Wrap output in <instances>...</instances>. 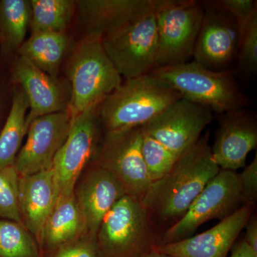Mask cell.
<instances>
[{"mask_svg": "<svg viewBox=\"0 0 257 257\" xmlns=\"http://www.w3.org/2000/svg\"><path fill=\"white\" fill-rule=\"evenodd\" d=\"M219 170L211 156L207 132L165 176L152 182L141 202L160 235L184 215Z\"/></svg>", "mask_w": 257, "mask_h": 257, "instance_id": "cell-1", "label": "cell"}, {"mask_svg": "<svg viewBox=\"0 0 257 257\" xmlns=\"http://www.w3.org/2000/svg\"><path fill=\"white\" fill-rule=\"evenodd\" d=\"M180 98L150 73L126 79L101 101L99 120L105 133L142 127Z\"/></svg>", "mask_w": 257, "mask_h": 257, "instance_id": "cell-2", "label": "cell"}, {"mask_svg": "<svg viewBox=\"0 0 257 257\" xmlns=\"http://www.w3.org/2000/svg\"><path fill=\"white\" fill-rule=\"evenodd\" d=\"M150 74L181 97L218 113L241 109L247 102L229 71H213L192 61L158 67Z\"/></svg>", "mask_w": 257, "mask_h": 257, "instance_id": "cell-3", "label": "cell"}, {"mask_svg": "<svg viewBox=\"0 0 257 257\" xmlns=\"http://www.w3.org/2000/svg\"><path fill=\"white\" fill-rule=\"evenodd\" d=\"M160 236L141 200L125 195L101 221L96 247L99 257H143Z\"/></svg>", "mask_w": 257, "mask_h": 257, "instance_id": "cell-4", "label": "cell"}, {"mask_svg": "<svg viewBox=\"0 0 257 257\" xmlns=\"http://www.w3.org/2000/svg\"><path fill=\"white\" fill-rule=\"evenodd\" d=\"M68 109L72 119L101 101L122 84V77L106 55L101 39L84 37L69 59Z\"/></svg>", "mask_w": 257, "mask_h": 257, "instance_id": "cell-5", "label": "cell"}, {"mask_svg": "<svg viewBox=\"0 0 257 257\" xmlns=\"http://www.w3.org/2000/svg\"><path fill=\"white\" fill-rule=\"evenodd\" d=\"M152 2L158 35L156 68L189 62L204 19V5L194 0Z\"/></svg>", "mask_w": 257, "mask_h": 257, "instance_id": "cell-6", "label": "cell"}, {"mask_svg": "<svg viewBox=\"0 0 257 257\" xmlns=\"http://www.w3.org/2000/svg\"><path fill=\"white\" fill-rule=\"evenodd\" d=\"M101 42L121 77L130 79L150 74L156 68L158 55L153 6L104 37Z\"/></svg>", "mask_w": 257, "mask_h": 257, "instance_id": "cell-7", "label": "cell"}, {"mask_svg": "<svg viewBox=\"0 0 257 257\" xmlns=\"http://www.w3.org/2000/svg\"><path fill=\"white\" fill-rule=\"evenodd\" d=\"M236 174L219 170L184 215L162 233L157 246L190 237L201 225L212 219L223 220L243 205Z\"/></svg>", "mask_w": 257, "mask_h": 257, "instance_id": "cell-8", "label": "cell"}, {"mask_svg": "<svg viewBox=\"0 0 257 257\" xmlns=\"http://www.w3.org/2000/svg\"><path fill=\"white\" fill-rule=\"evenodd\" d=\"M143 126L105 133L93 164L109 172L125 194L141 200L152 182L143 152Z\"/></svg>", "mask_w": 257, "mask_h": 257, "instance_id": "cell-9", "label": "cell"}, {"mask_svg": "<svg viewBox=\"0 0 257 257\" xmlns=\"http://www.w3.org/2000/svg\"><path fill=\"white\" fill-rule=\"evenodd\" d=\"M100 104L91 106L72 119L68 136L52 165L59 196L73 194L83 171L95 157Z\"/></svg>", "mask_w": 257, "mask_h": 257, "instance_id": "cell-10", "label": "cell"}, {"mask_svg": "<svg viewBox=\"0 0 257 257\" xmlns=\"http://www.w3.org/2000/svg\"><path fill=\"white\" fill-rule=\"evenodd\" d=\"M212 118L209 108L180 98L143 128L179 157L197 143Z\"/></svg>", "mask_w": 257, "mask_h": 257, "instance_id": "cell-11", "label": "cell"}, {"mask_svg": "<svg viewBox=\"0 0 257 257\" xmlns=\"http://www.w3.org/2000/svg\"><path fill=\"white\" fill-rule=\"evenodd\" d=\"M71 122L67 110L44 115L32 121L27 132L26 143L15 160L19 177L52 168L56 155L68 136Z\"/></svg>", "mask_w": 257, "mask_h": 257, "instance_id": "cell-12", "label": "cell"}, {"mask_svg": "<svg viewBox=\"0 0 257 257\" xmlns=\"http://www.w3.org/2000/svg\"><path fill=\"white\" fill-rule=\"evenodd\" d=\"M255 206L256 204H243L232 214L201 234L155 248L173 257H227L254 212Z\"/></svg>", "mask_w": 257, "mask_h": 257, "instance_id": "cell-13", "label": "cell"}, {"mask_svg": "<svg viewBox=\"0 0 257 257\" xmlns=\"http://www.w3.org/2000/svg\"><path fill=\"white\" fill-rule=\"evenodd\" d=\"M204 7V19L192 56L194 62L202 67L210 70L221 71L220 69L228 65L238 53L239 30L229 15Z\"/></svg>", "mask_w": 257, "mask_h": 257, "instance_id": "cell-14", "label": "cell"}, {"mask_svg": "<svg viewBox=\"0 0 257 257\" xmlns=\"http://www.w3.org/2000/svg\"><path fill=\"white\" fill-rule=\"evenodd\" d=\"M79 180L74 189V197L85 234L96 239L104 216L126 194L121 184L109 172L94 164Z\"/></svg>", "mask_w": 257, "mask_h": 257, "instance_id": "cell-15", "label": "cell"}, {"mask_svg": "<svg viewBox=\"0 0 257 257\" xmlns=\"http://www.w3.org/2000/svg\"><path fill=\"white\" fill-rule=\"evenodd\" d=\"M256 146V119L239 109L225 113L211 147V156L220 170L235 172L245 167L248 154Z\"/></svg>", "mask_w": 257, "mask_h": 257, "instance_id": "cell-16", "label": "cell"}, {"mask_svg": "<svg viewBox=\"0 0 257 257\" xmlns=\"http://www.w3.org/2000/svg\"><path fill=\"white\" fill-rule=\"evenodd\" d=\"M13 77L28 99L30 109L26 119L28 130L37 118L68 109L70 97L62 82L42 72L25 57L19 56Z\"/></svg>", "mask_w": 257, "mask_h": 257, "instance_id": "cell-17", "label": "cell"}, {"mask_svg": "<svg viewBox=\"0 0 257 257\" xmlns=\"http://www.w3.org/2000/svg\"><path fill=\"white\" fill-rule=\"evenodd\" d=\"M58 197L52 169L19 177V208L22 222L35 236L39 246L44 227Z\"/></svg>", "mask_w": 257, "mask_h": 257, "instance_id": "cell-18", "label": "cell"}, {"mask_svg": "<svg viewBox=\"0 0 257 257\" xmlns=\"http://www.w3.org/2000/svg\"><path fill=\"white\" fill-rule=\"evenodd\" d=\"M152 0L77 1L84 37L102 39L150 9Z\"/></svg>", "mask_w": 257, "mask_h": 257, "instance_id": "cell-19", "label": "cell"}, {"mask_svg": "<svg viewBox=\"0 0 257 257\" xmlns=\"http://www.w3.org/2000/svg\"><path fill=\"white\" fill-rule=\"evenodd\" d=\"M84 234L85 229L74 193L59 196L42 231L40 246L44 257Z\"/></svg>", "mask_w": 257, "mask_h": 257, "instance_id": "cell-20", "label": "cell"}, {"mask_svg": "<svg viewBox=\"0 0 257 257\" xmlns=\"http://www.w3.org/2000/svg\"><path fill=\"white\" fill-rule=\"evenodd\" d=\"M69 43L66 32L32 34L19 49V56L30 61L45 73L57 78Z\"/></svg>", "mask_w": 257, "mask_h": 257, "instance_id": "cell-21", "label": "cell"}, {"mask_svg": "<svg viewBox=\"0 0 257 257\" xmlns=\"http://www.w3.org/2000/svg\"><path fill=\"white\" fill-rule=\"evenodd\" d=\"M29 103L22 89L15 92L9 116L0 134V169L15 166L24 137L27 135Z\"/></svg>", "mask_w": 257, "mask_h": 257, "instance_id": "cell-22", "label": "cell"}, {"mask_svg": "<svg viewBox=\"0 0 257 257\" xmlns=\"http://www.w3.org/2000/svg\"><path fill=\"white\" fill-rule=\"evenodd\" d=\"M32 34L64 32L70 25L77 7L73 0H31Z\"/></svg>", "mask_w": 257, "mask_h": 257, "instance_id": "cell-23", "label": "cell"}, {"mask_svg": "<svg viewBox=\"0 0 257 257\" xmlns=\"http://www.w3.org/2000/svg\"><path fill=\"white\" fill-rule=\"evenodd\" d=\"M31 18L30 2L3 0L0 3V27L12 50H19L25 41Z\"/></svg>", "mask_w": 257, "mask_h": 257, "instance_id": "cell-24", "label": "cell"}, {"mask_svg": "<svg viewBox=\"0 0 257 257\" xmlns=\"http://www.w3.org/2000/svg\"><path fill=\"white\" fill-rule=\"evenodd\" d=\"M0 257H44L36 239L21 223L0 221Z\"/></svg>", "mask_w": 257, "mask_h": 257, "instance_id": "cell-25", "label": "cell"}, {"mask_svg": "<svg viewBox=\"0 0 257 257\" xmlns=\"http://www.w3.org/2000/svg\"><path fill=\"white\" fill-rule=\"evenodd\" d=\"M142 152L152 182L162 178L172 168L178 157L143 130Z\"/></svg>", "mask_w": 257, "mask_h": 257, "instance_id": "cell-26", "label": "cell"}, {"mask_svg": "<svg viewBox=\"0 0 257 257\" xmlns=\"http://www.w3.org/2000/svg\"><path fill=\"white\" fill-rule=\"evenodd\" d=\"M0 217L23 224L19 208V175L15 166L0 169Z\"/></svg>", "mask_w": 257, "mask_h": 257, "instance_id": "cell-27", "label": "cell"}, {"mask_svg": "<svg viewBox=\"0 0 257 257\" xmlns=\"http://www.w3.org/2000/svg\"><path fill=\"white\" fill-rule=\"evenodd\" d=\"M238 60L239 68L253 73L257 68V12L251 17L244 31L239 37Z\"/></svg>", "mask_w": 257, "mask_h": 257, "instance_id": "cell-28", "label": "cell"}, {"mask_svg": "<svg viewBox=\"0 0 257 257\" xmlns=\"http://www.w3.org/2000/svg\"><path fill=\"white\" fill-rule=\"evenodd\" d=\"M203 5L229 15L237 25L239 37L251 17L257 12L256 1L253 0H219L207 2Z\"/></svg>", "mask_w": 257, "mask_h": 257, "instance_id": "cell-29", "label": "cell"}, {"mask_svg": "<svg viewBox=\"0 0 257 257\" xmlns=\"http://www.w3.org/2000/svg\"><path fill=\"white\" fill-rule=\"evenodd\" d=\"M45 257H99L96 239L82 235L77 239L56 248Z\"/></svg>", "mask_w": 257, "mask_h": 257, "instance_id": "cell-30", "label": "cell"}, {"mask_svg": "<svg viewBox=\"0 0 257 257\" xmlns=\"http://www.w3.org/2000/svg\"><path fill=\"white\" fill-rule=\"evenodd\" d=\"M243 204H256L257 199V155L242 172L236 174Z\"/></svg>", "mask_w": 257, "mask_h": 257, "instance_id": "cell-31", "label": "cell"}, {"mask_svg": "<svg viewBox=\"0 0 257 257\" xmlns=\"http://www.w3.org/2000/svg\"><path fill=\"white\" fill-rule=\"evenodd\" d=\"M246 229L243 240L248 246L257 253V216L256 213H253L248 219L244 226Z\"/></svg>", "mask_w": 257, "mask_h": 257, "instance_id": "cell-32", "label": "cell"}, {"mask_svg": "<svg viewBox=\"0 0 257 257\" xmlns=\"http://www.w3.org/2000/svg\"><path fill=\"white\" fill-rule=\"evenodd\" d=\"M231 250L230 257H257V253L253 252L252 248L243 239L240 240L238 243H235Z\"/></svg>", "mask_w": 257, "mask_h": 257, "instance_id": "cell-33", "label": "cell"}, {"mask_svg": "<svg viewBox=\"0 0 257 257\" xmlns=\"http://www.w3.org/2000/svg\"><path fill=\"white\" fill-rule=\"evenodd\" d=\"M143 257H173L172 256H170V255L166 254V253L163 252H161V251H158V250L156 249V248H154L152 251H150V252L147 253L145 256Z\"/></svg>", "mask_w": 257, "mask_h": 257, "instance_id": "cell-34", "label": "cell"}]
</instances>
